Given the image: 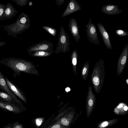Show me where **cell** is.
I'll list each match as a JSON object with an SVG mask.
<instances>
[{
	"instance_id": "obj_1",
	"label": "cell",
	"mask_w": 128,
	"mask_h": 128,
	"mask_svg": "<svg viewBox=\"0 0 128 128\" xmlns=\"http://www.w3.org/2000/svg\"><path fill=\"white\" fill-rule=\"evenodd\" d=\"M0 63L12 70L14 72L13 76L15 78L17 76H20L21 72L39 75L35 66L30 62L23 59L7 58L0 60Z\"/></svg>"
},
{
	"instance_id": "obj_2",
	"label": "cell",
	"mask_w": 128,
	"mask_h": 128,
	"mask_svg": "<svg viewBox=\"0 0 128 128\" xmlns=\"http://www.w3.org/2000/svg\"><path fill=\"white\" fill-rule=\"evenodd\" d=\"M30 21L29 16L24 12L19 15L16 21L10 25L3 26V29L6 31L8 35L16 38L17 35L30 28Z\"/></svg>"
},
{
	"instance_id": "obj_3",
	"label": "cell",
	"mask_w": 128,
	"mask_h": 128,
	"mask_svg": "<svg viewBox=\"0 0 128 128\" xmlns=\"http://www.w3.org/2000/svg\"><path fill=\"white\" fill-rule=\"evenodd\" d=\"M70 35L66 32L64 27L61 26L58 37V44L55 52L56 54L61 52H68L70 50Z\"/></svg>"
},
{
	"instance_id": "obj_4",
	"label": "cell",
	"mask_w": 128,
	"mask_h": 128,
	"mask_svg": "<svg viewBox=\"0 0 128 128\" xmlns=\"http://www.w3.org/2000/svg\"><path fill=\"white\" fill-rule=\"evenodd\" d=\"M53 44L52 42L44 40L34 44H33L27 49L29 54L37 51L46 52L53 54Z\"/></svg>"
},
{
	"instance_id": "obj_5",
	"label": "cell",
	"mask_w": 128,
	"mask_h": 128,
	"mask_svg": "<svg viewBox=\"0 0 128 128\" xmlns=\"http://www.w3.org/2000/svg\"><path fill=\"white\" fill-rule=\"evenodd\" d=\"M86 32L88 41L96 45H99L98 35L95 25L92 21V18H90L89 21L86 24Z\"/></svg>"
},
{
	"instance_id": "obj_6",
	"label": "cell",
	"mask_w": 128,
	"mask_h": 128,
	"mask_svg": "<svg viewBox=\"0 0 128 128\" xmlns=\"http://www.w3.org/2000/svg\"><path fill=\"white\" fill-rule=\"evenodd\" d=\"M17 10L13 7L12 4L8 2L5 6L3 14L0 19V21L13 18L18 14Z\"/></svg>"
},
{
	"instance_id": "obj_7",
	"label": "cell",
	"mask_w": 128,
	"mask_h": 128,
	"mask_svg": "<svg viewBox=\"0 0 128 128\" xmlns=\"http://www.w3.org/2000/svg\"><path fill=\"white\" fill-rule=\"evenodd\" d=\"M69 31L73 36L75 40L78 43L80 39L79 27L76 20L74 18H71L69 22L68 26Z\"/></svg>"
},
{
	"instance_id": "obj_8",
	"label": "cell",
	"mask_w": 128,
	"mask_h": 128,
	"mask_svg": "<svg viewBox=\"0 0 128 128\" xmlns=\"http://www.w3.org/2000/svg\"><path fill=\"white\" fill-rule=\"evenodd\" d=\"M4 78L9 88L11 91L16 96L25 102L26 100V96L21 90L14 84L10 81L9 79L4 76Z\"/></svg>"
},
{
	"instance_id": "obj_9",
	"label": "cell",
	"mask_w": 128,
	"mask_h": 128,
	"mask_svg": "<svg viewBox=\"0 0 128 128\" xmlns=\"http://www.w3.org/2000/svg\"><path fill=\"white\" fill-rule=\"evenodd\" d=\"M4 77V76L0 70V89L10 94L17 104L20 105L21 104V102L10 90L6 83Z\"/></svg>"
},
{
	"instance_id": "obj_10",
	"label": "cell",
	"mask_w": 128,
	"mask_h": 128,
	"mask_svg": "<svg viewBox=\"0 0 128 128\" xmlns=\"http://www.w3.org/2000/svg\"><path fill=\"white\" fill-rule=\"evenodd\" d=\"M81 8L80 5L77 1L75 0H70L61 17H65L77 11L81 10Z\"/></svg>"
},
{
	"instance_id": "obj_11",
	"label": "cell",
	"mask_w": 128,
	"mask_h": 128,
	"mask_svg": "<svg viewBox=\"0 0 128 128\" xmlns=\"http://www.w3.org/2000/svg\"><path fill=\"white\" fill-rule=\"evenodd\" d=\"M97 25L104 44L108 48L111 49L112 46L108 34L106 29L100 23H98Z\"/></svg>"
},
{
	"instance_id": "obj_12",
	"label": "cell",
	"mask_w": 128,
	"mask_h": 128,
	"mask_svg": "<svg viewBox=\"0 0 128 128\" xmlns=\"http://www.w3.org/2000/svg\"><path fill=\"white\" fill-rule=\"evenodd\" d=\"M102 12L108 15H115L122 13V11L119 8L117 5L109 4L103 6L102 8Z\"/></svg>"
},
{
	"instance_id": "obj_13",
	"label": "cell",
	"mask_w": 128,
	"mask_h": 128,
	"mask_svg": "<svg viewBox=\"0 0 128 128\" xmlns=\"http://www.w3.org/2000/svg\"><path fill=\"white\" fill-rule=\"evenodd\" d=\"M19 105L13 104L2 100H0V108L11 112L15 114L20 112V110Z\"/></svg>"
},
{
	"instance_id": "obj_14",
	"label": "cell",
	"mask_w": 128,
	"mask_h": 128,
	"mask_svg": "<svg viewBox=\"0 0 128 128\" xmlns=\"http://www.w3.org/2000/svg\"><path fill=\"white\" fill-rule=\"evenodd\" d=\"M0 98L12 104L18 105L10 94L5 92L0 91Z\"/></svg>"
},
{
	"instance_id": "obj_15",
	"label": "cell",
	"mask_w": 128,
	"mask_h": 128,
	"mask_svg": "<svg viewBox=\"0 0 128 128\" xmlns=\"http://www.w3.org/2000/svg\"><path fill=\"white\" fill-rule=\"evenodd\" d=\"M52 54V53L46 52L37 51H35L34 52V53L31 54L29 55L31 56L34 57H44L48 56Z\"/></svg>"
},
{
	"instance_id": "obj_16",
	"label": "cell",
	"mask_w": 128,
	"mask_h": 128,
	"mask_svg": "<svg viewBox=\"0 0 128 128\" xmlns=\"http://www.w3.org/2000/svg\"><path fill=\"white\" fill-rule=\"evenodd\" d=\"M42 28L52 36L54 37L56 36L57 30L55 28L49 26H42Z\"/></svg>"
},
{
	"instance_id": "obj_17",
	"label": "cell",
	"mask_w": 128,
	"mask_h": 128,
	"mask_svg": "<svg viewBox=\"0 0 128 128\" xmlns=\"http://www.w3.org/2000/svg\"><path fill=\"white\" fill-rule=\"evenodd\" d=\"M16 3L17 5L21 7L24 6L27 4L28 0H12Z\"/></svg>"
},
{
	"instance_id": "obj_18",
	"label": "cell",
	"mask_w": 128,
	"mask_h": 128,
	"mask_svg": "<svg viewBox=\"0 0 128 128\" xmlns=\"http://www.w3.org/2000/svg\"><path fill=\"white\" fill-rule=\"evenodd\" d=\"M116 35L118 36H128V32L121 29H117L115 31Z\"/></svg>"
},
{
	"instance_id": "obj_19",
	"label": "cell",
	"mask_w": 128,
	"mask_h": 128,
	"mask_svg": "<svg viewBox=\"0 0 128 128\" xmlns=\"http://www.w3.org/2000/svg\"><path fill=\"white\" fill-rule=\"evenodd\" d=\"M18 123V122H14L10 124H8L4 126L2 128H14V127Z\"/></svg>"
},
{
	"instance_id": "obj_20",
	"label": "cell",
	"mask_w": 128,
	"mask_h": 128,
	"mask_svg": "<svg viewBox=\"0 0 128 128\" xmlns=\"http://www.w3.org/2000/svg\"><path fill=\"white\" fill-rule=\"evenodd\" d=\"M5 6V4H3L0 3V19L3 14Z\"/></svg>"
},
{
	"instance_id": "obj_21",
	"label": "cell",
	"mask_w": 128,
	"mask_h": 128,
	"mask_svg": "<svg viewBox=\"0 0 128 128\" xmlns=\"http://www.w3.org/2000/svg\"><path fill=\"white\" fill-rule=\"evenodd\" d=\"M92 82L95 85L98 86L100 83V80L97 77H94L92 79Z\"/></svg>"
},
{
	"instance_id": "obj_22",
	"label": "cell",
	"mask_w": 128,
	"mask_h": 128,
	"mask_svg": "<svg viewBox=\"0 0 128 128\" xmlns=\"http://www.w3.org/2000/svg\"><path fill=\"white\" fill-rule=\"evenodd\" d=\"M61 121L62 124L65 126H68L69 124V122L65 118H62L61 119Z\"/></svg>"
},
{
	"instance_id": "obj_23",
	"label": "cell",
	"mask_w": 128,
	"mask_h": 128,
	"mask_svg": "<svg viewBox=\"0 0 128 128\" xmlns=\"http://www.w3.org/2000/svg\"><path fill=\"white\" fill-rule=\"evenodd\" d=\"M55 0L56 2L57 5L60 6L64 4L65 0Z\"/></svg>"
},
{
	"instance_id": "obj_24",
	"label": "cell",
	"mask_w": 128,
	"mask_h": 128,
	"mask_svg": "<svg viewBox=\"0 0 128 128\" xmlns=\"http://www.w3.org/2000/svg\"><path fill=\"white\" fill-rule=\"evenodd\" d=\"M93 104V101L92 99H90L88 102V104L90 106H92Z\"/></svg>"
},
{
	"instance_id": "obj_25",
	"label": "cell",
	"mask_w": 128,
	"mask_h": 128,
	"mask_svg": "<svg viewBox=\"0 0 128 128\" xmlns=\"http://www.w3.org/2000/svg\"><path fill=\"white\" fill-rule=\"evenodd\" d=\"M108 124V122H103L102 124V126L104 127L107 126Z\"/></svg>"
},
{
	"instance_id": "obj_26",
	"label": "cell",
	"mask_w": 128,
	"mask_h": 128,
	"mask_svg": "<svg viewBox=\"0 0 128 128\" xmlns=\"http://www.w3.org/2000/svg\"><path fill=\"white\" fill-rule=\"evenodd\" d=\"M42 122L39 119H37L36 120V124L38 126H40Z\"/></svg>"
},
{
	"instance_id": "obj_27",
	"label": "cell",
	"mask_w": 128,
	"mask_h": 128,
	"mask_svg": "<svg viewBox=\"0 0 128 128\" xmlns=\"http://www.w3.org/2000/svg\"><path fill=\"white\" fill-rule=\"evenodd\" d=\"M14 128H22V126L20 124H18L14 127Z\"/></svg>"
},
{
	"instance_id": "obj_28",
	"label": "cell",
	"mask_w": 128,
	"mask_h": 128,
	"mask_svg": "<svg viewBox=\"0 0 128 128\" xmlns=\"http://www.w3.org/2000/svg\"><path fill=\"white\" fill-rule=\"evenodd\" d=\"M60 125L58 124H57L56 125H55L52 126L51 128H60Z\"/></svg>"
},
{
	"instance_id": "obj_29",
	"label": "cell",
	"mask_w": 128,
	"mask_h": 128,
	"mask_svg": "<svg viewBox=\"0 0 128 128\" xmlns=\"http://www.w3.org/2000/svg\"><path fill=\"white\" fill-rule=\"evenodd\" d=\"M6 42L4 41L0 42V47L6 44Z\"/></svg>"
},
{
	"instance_id": "obj_30",
	"label": "cell",
	"mask_w": 128,
	"mask_h": 128,
	"mask_svg": "<svg viewBox=\"0 0 128 128\" xmlns=\"http://www.w3.org/2000/svg\"><path fill=\"white\" fill-rule=\"evenodd\" d=\"M86 67L84 68L82 72V74L83 75H84L86 74Z\"/></svg>"
},
{
	"instance_id": "obj_31",
	"label": "cell",
	"mask_w": 128,
	"mask_h": 128,
	"mask_svg": "<svg viewBox=\"0 0 128 128\" xmlns=\"http://www.w3.org/2000/svg\"><path fill=\"white\" fill-rule=\"evenodd\" d=\"M70 88L68 87H66L65 89V91L67 92H70Z\"/></svg>"
},
{
	"instance_id": "obj_32",
	"label": "cell",
	"mask_w": 128,
	"mask_h": 128,
	"mask_svg": "<svg viewBox=\"0 0 128 128\" xmlns=\"http://www.w3.org/2000/svg\"><path fill=\"white\" fill-rule=\"evenodd\" d=\"M128 109V108L127 106H125L124 107V109L125 111H127Z\"/></svg>"
},
{
	"instance_id": "obj_33",
	"label": "cell",
	"mask_w": 128,
	"mask_h": 128,
	"mask_svg": "<svg viewBox=\"0 0 128 128\" xmlns=\"http://www.w3.org/2000/svg\"><path fill=\"white\" fill-rule=\"evenodd\" d=\"M123 107V105L122 104H120V105H119L118 107V108H120L122 107Z\"/></svg>"
},
{
	"instance_id": "obj_34",
	"label": "cell",
	"mask_w": 128,
	"mask_h": 128,
	"mask_svg": "<svg viewBox=\"0 0 128 128\" xmlns=\"http://www.w3.org/2000/svg\"><path fill=\"white\" fill-rule=\"evenodd\" d=\"M28 5L29 6H31L32 4V2H30L28 3Z\"/></svg>"
},
{
	"instance_id": "obj_35",
	"label": "cell",
	"mask_w": 128,
	"mask_h": 128,
	"mask_svg": "<svg viewBox=\"0 0 128 128\" xmlns=\"http://www.w3.org/2000/svg\"><path fill=\"white\" fill-rule=\"evenodd\" d=\"M128 79H127L126 80V82H127V84H128Z\"/></svg>"
}]
</instances>
